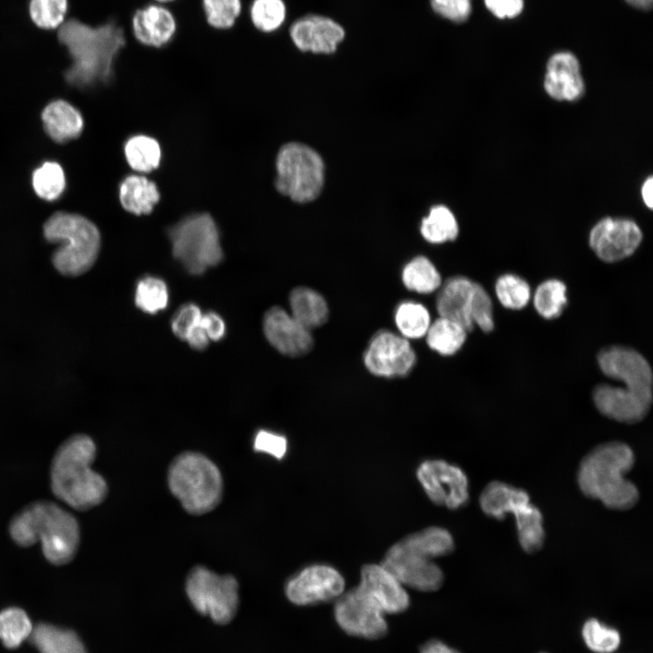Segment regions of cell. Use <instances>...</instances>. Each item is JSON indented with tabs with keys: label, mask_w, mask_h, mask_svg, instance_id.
Segmentation results:
<instances>
[{
	"label": "cell",
	"mask_w": 653,
	"mask_h": 653,
	"mask_svg": "<svg viewBox=\"0 0 653 653\" xmlns=\"http://www.w3.org/2000/svg\"><path fill=\"white\" fill-rule=\"evenodd\" d=\"M44 129L55 142L63 143L80 136L83 118L80 111L64 100L50 102L41 114Z\"/></svg>",
	"instance_id": "24"
},
{
	"label": "cell",
	"mask_w": 653,
	"mask_h": 653,
	"mask_svg": "<svg viewBox=\"0 0 653 653\" xmlns=\"http://www.w3.org/2000/svg\"><path fill=\"white\" fill-rule=\"evenodd\" d=\"M28 10L31 20L37 27L56 29L65 21L68 0H30Z\"/></svg>",
	"instance_id": "39"
},
{
	"label": "cell",
	"mask_w": 653,
	"mask_h": 653,
	"mask_svg": "<svg viewBox=\"0 0 653 653\" xmlns=\"http://www.w3.org/2000/svg\"><path fill=\"white\" fill-rule=\"evenodd\" d=\"M161 199L156 183L141 174L126 176L119 187L122 207L136 216L152 212Z\"/></svg>",
	"instance_id": "25"
},
{
	"label": "cell",
	"mask_w": 653,
	"mask_h": 653,
	"mask_svg": "<svg viewBox=\"0 0 653 653\" xmlns=\"http://www.w3.org/2000/svg\"><path fill=\"white\" fill-rule=\"evenodd\" d=\"M479 503L486 516L499 521L506 513L513 514L519 542L525 552L535 553L542 548L545 540L542 514L524 490L492 481L482 490Z\"/></svg>",
	"instance_id": "10"
},
{
	"label": "cell",
	"mask_w": 653,
	"mask_h": 653,
	"mask_svg": "<svg viewBox=\"0 0 653 653\" xmlns=\"http://www.w3.org/2000/svg\"><path fill=\"white\" fill-rule=\"evenodd\" d=\"M369 373L385 378L406 376L416 363V355L410 342L389 330L375 333L363 356Z\"/></svg>",
	"instance_id": "15"
},
{
	"label": "cell",
	"mask_w": 653,
	"mask_h": 653,
	"mask_svg": "<svg viewBox=\"0 0 653 653\" xmlns=\"http://www.w3.org/2000/svg\"><path fill=\"white\" fill-rule=\"evenodd\" d=\"M334 616L340 629L353 637L378 639L388 631L385 612L357 586L335 600Z\"/></svg>",
	"instance_id": "14"
},
{
	"label": "cell",
	"mask_w": 653,
	"mask_h": 653,
	"mask_svg": "<svg viewBox=\"0 0 653 653\" xmlns=\"http://www.w3.org/2000/svg\"><path fill=\"white\" fill-rule=\"evenodd\" d=\"M49 242L60 243L52 260L64 276H79L94 264L101 248V233L89 219L76 213L58 211L44 224Z\"/></svg>",
	"instance_id": "7"
},
{
	"label": "cell",
	"mask_w": 653,
	"mask_h": 653,
	"mask_svg": "<svg viewBox=\"0 0 653 653\" xmlns=\"http://www.w3.org/2000/svg\"><path fill=\"white\" fill-rule=\"evenodd\" d=\"M33 625L24 610L8 608L0 612V639L8 648L19 647L33 631Z\"/></svg>",
	"instance_id": "35"
},
{
	"label": "cell",
	"mask_w": 653,
	"mask_h": 653,
	"mask_svg": "<svg viewBox=\"0 0 653 653\" xmlns=\"http://www.w3.org/2000/svg\"><path fill=\"white\" fill-rule=\"evenodd\" d=\"M582 638L590 649L599 653L612 652L620 643V636L617 629L604 626L595 619L584 623Z\"/></svg>",
	"instance_id": "41"
},
{
	"label": "cell",
	"mask_w": 653,
	"mask_h": 653,
	"mask_svg": "<svg viewBox=\"0 0 653 653\" xmlns=\"http://www.w3.org/2000/svg\"><path fill=\"white\" fill-rule=\"evenodd\" d=\"M642 240L638 225L628 219H600L591 229L589 244L602 261L612 263L631 256Z\"/></svg>",
	"instance_id": "18"
},
{
	"label": "cell",
	"mask_w": 653,
	"mask_h": 653,
	"mask_svg": "<svg viewBox=\"0 0 653 653\" xmlns=\"http://www.w3.org/2000/svg\"><path fill=\"white\" fill-rule=\"evenodd\" d=\"M291 316L306 328L323 326L328 319L329 309L325 297L307 287H297L290 292Z\"/></svg>",
	"instance_id": "26"
},
{
	"label": "cell",
	"mask_w": 653,
	"mask_h": 653,
	"mask_svg": "<svg viewBox=\"0 0 653 653\" xmlns=\"http://www.w3.org/2000/svg\"><path fill=\"white\" fill-rule=\"evenodd\" d=\"M495 294L506 308L519 310L529 303L531 293L526 280L514 274H504L495 282Z\"/></svg>",
	"instance_id": "38"
},
{
	"label": "cell",
	"mask_w": 653,
	"mask_h": 653,
	"mask_svg": "<svg viewBox=\"0 0 653 653\" xmlns=\"http://www.w3.org/2000/svg\"><path fill=\"white\" fill-rule=\"evenodd\" d=\"M629 5L632 6L642 9V10H648L652 6V1L653 0H626Z\"/></svg>",
	"instance_id": "50"
},
{
	"label": "cell",
	"mask_w": 653,
	"mask_h": 653,
	"mask_svg": "<svg viewBox=\"0 0 653 653\" xmlns=\"http://www.w3.org/2000/svg\"><path fill=\"white\" fill-rule=\"evenodd\" d=\"M9 532L22 547L40 541L44 557L54 565L69 563L80 543L76 519L49 501L34 502L19 511L10 521Z\"/></svg>",
	"instance_id": "4"
},
{
	"label": "cell",
	"mask_w": 653,
	"mask_h": 653,
	"mask_svg": "<svg viewBox=\"0 0 653 653\" xmlns=\"http://www.w3.org/2000/svg\"><path fill=\"white\" fill-rule=\"evenodd\" d=\"M95 454L93 441L88 435L75 434L58 447L51 463L54 494L79 511L97 506L108 492L103 477L91 468Z\"/></svg>",
	"instance_id": "5"
},
{
	"label": "cell",
	"mask_w": 653,
	"mask_h": 653,
	"mask_svg": "<svg viewBox=\"0 0 653 653\" xmlns=\"http://www.w3.org/2000/svg\"><path fill=\"white\" fill-rule=\"evenodd\" d=\"M435 306L440 317L453 320L467 331L475 326L484 333L494 328L491 297L479 283L454 276L442 283Z\"/></svg>",
	"instance_id": "12"
},
{
	"label": "cell",
	"mask_w": 653,
	"mask_h": 653,
	"mask_svg": "<svg viewBox=\"0 0 653 653\" xmlns=\"http://www.w3.org/2000/svg\"><path fill=\"white\" fill-rule=\"evenodd\" d=\"M29 638L40 653H86L73 631L50 624H38Z\"/></svg>",
	"instance_id": "27"
},
{
	"label": "cell",
	"mask_w": 653,
	"mask_h": 653,
	"mask_svg": "<svg viewBox=\"0 0 653 653\" xmlns=\"http://www.w3.org/2000/svg\"><path fill=\"white\" fill-rule=\"evenodd\" d=\"M416 476L428 498L437 505L458 509L469 500L467 477L456 465L427 460L419 465Z\"/></svg>",
	"instance_id": "16"
},
{
	"label": "cell",
	"mask_w": 653,
	"mask_h": 653,
	"mask_svg": "<svg viewBox=\"0 0 653 653\" xmlns=\"http://www.w3.org/2000/svg\"><path fill=\"white\" fill-rule=\"evenodd\" d=\"M467 332L459 323L439 317L431 323L424 336L432 350L441 356H453L464 344Z\"/></svg>",
	"instance_id": "29"
},
{
	"label": "cell",
	"mask_w": 653,
	"mask_h": 653,
	"mask_svg": "<svg viewBox=\"0 0 653 653\" xmlns=\"http://www.w3.org/2000/svg\"><path fill=\"white\" fill-rule=\"evenodd\" d=\"M453 548V539L447 530L429 527L394 544L385 553L381 565L404 587L419 591H435L443 583V573L433 559L450 554Z\"/></svg>",
	"instance_id": "6"
},
{
	"label": "cell",
	"mask_w": 653,
	"mask_h": 653,
	"mask_svg": "<svg viewBox=\"0 0 653 653\" xmlns=\"http://www.w3.org/2000/svg\"><path fill=\"white\" fill-rule=\"evenodd\" d=\"M634 464V452L627 443H600L580 463L579 488L587 498L599 501L608 509L629 510L639 499L637 486L625 477Z\"/></svg>",
	"instance_id": "3"
},
{
	"label": "cell",
	"mask_w": 653,
	"mask_h": 653,
	"mask_svg": "<svg viewBox=\"0 0 653 653\" xmlns=\"http://www.w3.org/2000/svg\"><path fill=\"white\" fill-rule=\"evenodd\" d=\"M533 306L543 318L559 317L567 305V288L559 279H548L541 282L533 294Z\"/></svg>",
	"instance_id": "34"
},
{
	"label": "cell",
	"mask_w": 653,
	"mask_h": 653,
	"mask_svg": "<svg viewBox=\"0 0 653 653\" xmlns=\"http://www.w3.org/2000/svg\"><path fill=\"white\" fill-rule=\"evenodd\" d=\"M154 1L158 4H165V3L172 2L174 0H154Z\"/></svg>",
	"instance_id": "51"
},
{
	"label": "cell",
	"mask_w": 653,
	"mask_h": 653,
	"mask_svg": "<svg viewBox=\"0 0 653 653\" xmlns=\"http://www.w3.org/2000/svg\"><path fill=\"white\" fill-rule=\"evenodd\" d=\"M202 312L193 303L182 305L171 319V330L181 340H186L189 334L200 324Z\"/></svg>",
	"instance_id": "42"
},
{
	"label": "cell",
	"mask_w": 653,
	"mask_h": 653,
	"mask_svg": "<svg viewBox=\"0 0 653 653\" xmlns=\"http://www.w3.org/2000/svg\"><path fill=\"white\" fill-rule=\"evenodd\" d=\"M395 323L402 336L418 339L425 336L431 325V317L423 304L404 301L395 309Z\"/></svg>",
	"instance_id": "32"
},
{
	"label": "cell",
	"mask_w": 653,
	"mask_h": 653,
	"mask_svg": "<svg viewBox=\"0 0 653 653\" xmlns=\"http://www.w3.org/2000/svg\"><path fill=\"white\" fill-rule=\"evenodd\" d=\"M190 347L196 350H204L210 343L206 332L200 324L189 334L186 340Z\"/></svg>",
	"instance_id": "47"
},
{
	"label": "cell",
	"mask_w": 653,
	"mask_h": 653,
	"mask_svg": "<svg viewBox=\"0 0 653 653\" xmlns=\"http://www.w3.org/2000/svg\"><path fill=\"white\" fill-rule=\"evenodd\" d=\"M168 483L171 493L191 514L209 512L221 500V473L213 462L199 453L178 455L170 465Z\"/></svg>",
	"instance_id": "8"
},
{
	"label": "cell",
	"mask_w": 653,
	"mask_h": 653,
	"mask_svg": "<svg viewBox=\"0 0 653 653\" xmlns=\"http://www.w3.org/2000/svg\"><path fill=\"white\" fill-rule=\"evenodd\" d=\"M652 190H653V179L651 176H649L646 180L644 181L642 187H641V196L644 203L647 207L649 209H652L653 207V196H652Z\"/></svg>",
	"instance_id": "49"
},
{
	"label": "cell",
	"mask_w": 653,
	"mask_h": 653,
	"mask_svg": "<svg viewBox=\"0 0 653 653\" xmlns=\"http://www.w3.org/2000/svg\"><path fill=\"white\" fill-rule=\"evenodd\" d=\"M32 186L39 198L47 201L57 200L66 187L63 167L53 161L43 162L32 173Z\"/></svg>",
	"instance_id": "33"
},
{
	"label": "cell",
	"mask_w": 653,
	"mask_h": 653,
	"mask_svg": "<svg viewBox=\"0 0 653 653\" xmlns=\"http://www.w3.org/2000/svg\"><path fill=\"white\" fill-rule=\"evenodd\" d=\"M486 7L498 18H514L523 9V0H484Z\"/></svg>",
	"instance_id": "45"
},
{
	"label": "cell",
	"mask_w": 653,
	"mask_h": 653,
	"mask_svg": "<svg viewBox=\"0 0 653 653\" xmlns=\"http://www.w3.org/2000/svg\"><path fill=\"white\" fill-rule=\"evenodd\" d=\"M543 653V652H542Z\"/></svg>",
	"instance_id": "52"
},
{
	"label": "cell",
	"mask_w": 653,
	"mask_h": 653,
	"mask_svg": "<svg viewBox=\"0 0 653 653\" xmlns=\"http://www.w3.org/2000/svg\"><path fill=\"white\" fill-rule=\"evenodd\" d=\"M123 152L129 166L141 174L156 170L161 160L159 141L145 134L131 136L124 143Z\"/></svg>",
	"instance_id": "28"
},
{
	"label": "cell",
	"mask_w": 653,
	"mask_h": 653,
	"mask_svg": "<svg viewBox=\"0 0 653 653\" xmlns=\"http://www.w3.org/2000/svg\"><path fill=\"white\" fill-rule=\"evenodd\" d=\"M200 326L211 341H219L225 336V322L223 318L215 312L202 313Z\"/></svg>",
	"instance_id": "46"
},
{
	"label": "cell",
	"mask_w": 653,
	"mask_h": 653,
	"mask_svg": "<svg viewBox=\"0 0 653 653\" xmlns=\"http://www.w3.org/2000/svg\"><path fill=\"white\" fill-rule=\"evenodd\" d=\"M287 7L283 0H252L249 18L258 31L269 34L281 27L286 20Z\"/></svg>",
	"instance_id": "37"
},
{
	"label": "cell",
	"mask_w": 653,
	"mask_h": 653,
	"mask_svg": "<svg viewBox=\"0 0 653 653\" xmlns=\"http://www.w3.org/2000/svg\"><path fill=\"white\" fill-rule=\"evenodd\" d=\"M402 281L410 291L430 294L442 285L439 271L433 262L424 256L412 258L402 270Z\"/></svg>",
	"instance_id": "30"
},
{
	"label": "cell",
	"mask_w": 653,
	"mask_h": 653,
	"mask_svg": "<svg viewBox=\"0 0 653 653\" xmlns=\"http://www.w3.org/2000/svg\"><path fill=\"white\" fill-rule=\"evenodd\" d=\"M134 301L141 311L156 314L168 306V287L162 279L157 277H144L136 285Z\"/></svg>",
	"instance_id": "36"
},
{
	"label": "cell",
	"mask_w": 653,
	"mask_h": 653,
	"mask_svg": "<svg viewBox=\"0 0 653 653\" xmlns=\"http://www.w3.org/2000/svg\"><path fill=\"white\" fill-rule=\"evenodd\" d=\"M345 580L335 568L316 564L292 577L285 586L288 599L297 606L336 600L345 591Z\"/></svg>",
	"instance_id": "17"
},
{
	"label": "cell",
	"mask_w": 653,
	"mask_h": 653,
	"mask_svg": "<svg viewBox=\"0 0 653 653\" xmlns=\"http://www.w3.org/2000/svg\"><path fill=\"white\" fill-rule=\"evenodd\" d=\"M357 587L370 596L385 614H398L409 607L410 599L404 587L382 565H365Z\"/></svg>",
	"instance_id": "21"
},
{
	"label": "cell",
	"mask_w": 653,
	"mask_h": 653,
	"mask_svg": "<svg viewBox=\"0 0 653 653\" xmlns=\"http://www.w3.org/2000/svg\"><path fill=\"white\" fill-rule=\"evenodd\" d=\"M57 39L71 59L64 80L78 89L109 83L116 59L126 45L123 29L112 20L93 26L70 18L58 28Z\"/></svg>",
	"instance_id": "2"
},
{
	"label": "cell",
	"mask_w": 653,
	"mask_h": 653,
	"mask_svg": "<svg viewBox=\"0 0 653 653\" xmlns=\"http://www.w3.org/2000/svg\"><path fill=\"white\" fill-rule=\"evenodd\" d=\"M420 232L432 244L454 240L459 233L457 220L453 212L443 205L434 206L421 221Z\"/></svg>",
	"instance_id": "31"
},
{
	"label": "cell",
	"mask_w": 653,
	"mask_h": 653,
	"mask_svg": "<svg viewBox=\"0 0 653 653\" xmlns=\"http://www.w3.org/2000/svg\"><path fill=\"white\" fill-rule=\"evenodd\" d=\"M432 9L454 23L465 22L472 13V0H430Z\"/></svg>",
	"instance_id": "43"
},
{
	"label": "cell",
	"mask_w": 653,
	"mask_h": 653,
	"mask_svg": "<svg viewBox=\"0 0 653 653\" xmlns=\"http://www.w3.org/2000/svg\"><path fill=\"white\" fill-rule=\"evenodd\" d=\"M263 332L268 343L288 356H304L313 347L311 331L280 307H272L265 313Z\"/></svg>",
	"instance_id": "19"
},
{
	"label": "cell",
	"mask_w": 653,
	"mask_h": 653,
	"mask_svg": "<svg viewBox=\"0 0 653 653\" xmlns=\"http://www.w3.org/2000/svg\"><path fill=\"white\" fill-rule=\"evenodd\" d=\"M173 257L187 272L200 275L223 259L219 228L207 212L192 213L169 227Z\"/></svg>",
	"instance_id": "9"
},
{
	"label": "cell",
	"mask_w": 653,
	"mask_h": 653,
	"mask_svg": "<svg viewBox=\"0 0 653 653\" xmlns=\"http://www.w3.org/2000/svg\"><path fill=\"white\" fill-rule=\"evenodd\" d=\"M598 365L608 377L621 386L597 385L592 399L606 417L624 424H636L648 414L652 404L653 375L647 359L635 349L610 346L597 355Z\"/></svg>",
	"instance_id": "1"
},
{
	"label": "cell",
	"mask_w": 653,
	"mask_h": 653,
	"mask_svg": "<svg viewBox=\"0 0 653 653\" xmlns=\"http://www.w3.org/2000/svg\"><path fill=\"white\" fill-rule=\"evenodd\" d=\"M289 34L300 51L329 54L335 53L343 41L345 31L339 24L328 17L308 15L291 24Z\"/></svg>",
	"instance_id": "20"
},
{
	"label": "cell",
	"mask_w": 653,
	"mask_h": 653,
	"mask_svg": "<svg viewBox=\"0 0 653 653\" xmlns=\"http://www.w3.org/2000/svg\"><path fill=\"white\" fill-rule=\"evenodd\" d=\"M288 442L283 435L260 430L255 436L254 449L281 459L287 452Z\"/></svg>",
	"instance_id": "44"
},
{
	"label": "cell",
	"mask_w": 653,
	"mask_h": 653,
	"mask_svg": "<svg viewBox=\"0 0 653 653\" xmlns=\"http://www.w3.org/2000/svg\"><path fill=\"white\" fill-rule=\"evenodd\" d=\"M420 653H460L443 642L436 639L430 640L422 646Z\"/></svg>",
	"instance_id": "48"
},
{
	"label": "cell",
	"mask_w": 653,
	"mask_h": 653,
	"mask_svg": "<svg viewBox=\"0 0 653 653\" xmlns=\"http://www.w3.org/2000/svg\"><path fill=\"white\" fill-rule=\"evenodd\" d=\"M205 19L215 29H230L242 11L241 0H201Z\"/></svg>",
	"instance_id": "40"
},
{
	"label": "cell",
	"mask_w": 653,
	"mask_h": 653,
	"mask_svg": "<svg viewBox=\"0 0 653 653\" xmlns=\"http://www.w3.org/2000/svg\"><path fill=\"white\" fill-rule=\"evenodd\" d=\"M185 591L193 609L215 624H229L238 612L239 583L231 575L196 566L187 577Z\"/></svg>",
	"instance_id": "13"
},
{
	"label": "cell",
	"mask_w": 653,
	"mask_h": 653,
	"mask_svg": "<svg viewBox=\"0 0 653 653\" xmlns=\"http://www.w3.org/2000/svg\"><path fill=\"white\" fill-rule=\"evenodd\" d=\"M277 190L297 203L315 200L325 183L322 157L311 147L300 142L281 146L276 159Z\"/></svg>",
	"instance_id": "11"
},
{
	"label": "cell",
	"mask_w": 653,
	"mask_h": 653,
	"mask_svg": "<svg viewBox=\"0 0 653 653\" xmlns=\"http://www.w3.org/2000/svg\"><path fill=\"white\" fill-rule=\"evenodd\" d=\"M132 29L134 38L141 44L161 48L173 40L177 20L173 13L161 4H149L134 12Z\"/></svg>",
	"instance_id": "22"
},
{
	"label": "cell",
	"mask_w": 653,
	"mask_h": 653,
	"mask_svg": "<svg viewBox=\"0 0 653 653\" xmlns=\"http://www.w3.org/2000/svg\"><path fill=\"white\" fill-rule=\"evenodd\" d=\"M584 82L577 57L570 52H559L549 59L544 76V90L557 101L574 102L584 93Z\"/></svg>",
	"instance_id": "23"
}]
</instances>
